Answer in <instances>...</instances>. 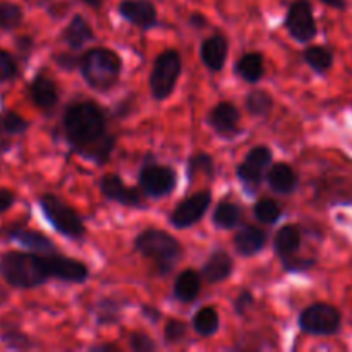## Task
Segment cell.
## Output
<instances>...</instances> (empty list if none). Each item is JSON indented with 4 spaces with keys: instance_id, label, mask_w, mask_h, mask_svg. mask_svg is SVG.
<instances>
[{
    "instance_id": "e0dca14e",
    "label": "cell",
    "mask_w": 352,
    "mask_h": 352,
    "mask_svg": "<svg viewBox=\"0 0 352 352\" xmlns=\"http://www.w3.org/2000/svg\"><path fill=\"white\" fill-rule=\"evenodd\" d=\"M6 237L12 243H17L26 251L40 254L57 253V246L54 244V241L38 230L26 229V227H12V229L6 230Z\"/></svg>"
},
{
    "instance_id": "30bf717a",
    "label": "cell",
    "mask_w": 352,
    "mask_h": 352,
    "mask_svg": "<svg viewBox=\"0 0 352 352\" xmlns=\"http://www.w3.org/2000/svg\"><path fill=\"white\" fill-rule=\"evenodd\" d=\"M284 28L291 34L292 40L299 43H309L318 34L313 6L309 0H294L289 6L284 19Z\"/></svg>"
},
{
    "instance_id": "7bdbcfd3",
    "label": "cell",
    "mask_w": 352,
    "mask_h": 352,
    "mask_svg": "<svg viewBox=\"0 0 352 352\" xmlns=\"http://www.w3.org/2000/svg\"><path fill=\"white\" fill-rule=\"evenodd\" d=\"M141 315H143V318L148 320L151 325H157V323H160L162 318H164L160 309L155 308V306H150V305L141 306Z\"/></svg>"
},
{
    "instance_id": "f6af8a7d",
    "label": "cell",
    "mask_w": 352,
    "mask_h": 352,
    "mask_svg": "<svg viewBox=\"0 0 352 352\" xmlns=\"http://www.w3.org/2000/svg\"><path fill=\"white\" fill-rule=\"evenodd\" d=\"M89 351L91 352H119L120 349L116 346V344L105 342V344H96V346H91L89 347Z\"/></svg>"
},
{
    "instance_id": "1f68e13d",
    "label": "cell",
    "mask_w": 352,
    "mask_h": 352,
    "mask_svg": "<svg viewBox=\"0 0 352 352\" xmlns=\"http://www.w3.org/2000/svg\"><path fill=\"white\" fill-rule=\"evenodd\" d=\"M253 215L263 226H274L282 219V206L272 198H261L254 203Z\"/></svg>"
},
{
    "instance_id": "ba28073f",
    "label": "cell",
    "mask_w": 352,
    "mask_h": 352,
    "mask_svg": "<svg viewBox=\"0 0 352 352\" xmlns=\"http://www.w3.org/2000/svg\"><path fill=\"white\" fill-rule=\"evenodd\" d=\"M272 160H274L272 150L263 144H256L248 151L244 160L236 168L237 179L243 184L244 191H248L250 195L256 192L263 179L267 177L268 168L272 167Z\"/></svg>"
},
{
    "instance_id": "3957f363",
    "label": "cell",
    "mask_w": 352,
    "mask_h": 352,
    "mask_svg": "<svg viewBox=\"0 0 352 352\" xmlns=\"http://www.w3.org/2000/svg\"><path fill=\"white\" fill-rule=\"evenodd\" d=\"M79 72L93 91L107 93L119 82L122 60L110 48L93 47L79 57Z\"/></svg>"
},
{
    "instance_id": "d4e9b609",
    "label": "cell",
    "mask_w": 352,
    "mask_h": 352,
    "mask_svg": "<svg viewBox=\"0 0 352 352\" xmlns=\"http://www.w3.org/2000/svg\"><path fill=\"white\" fill-rule=\"evenodd\" d=\"M302 58L308 64V67L320 76L327 74L333 67V62H336L333 50L330 47H325V45H311V47H308L302 52Z\"/></svg>"
},
{
    "instance_id": "bcb514c9",
    "label": "cell",
    "mask_w": 352,
    "mask_h": 352,
    "mask_svg": "<svg viewBox=\"0 0 352 352\" xmlns=\"http://www.w3.org/2000/svg\"><path fill=\"white\" fill-rule=\"evenodd\" d=\"M322 3H325V6L332 7V9L336 10H346L347 9V2L346 0H320Z\"/></svg>"
},
{
    "instance_id": "603a6c76",
    "label": "cell",
    "mask_w": 352,
    "mask_h": 352,
    "mask_svg": "<svg viewBox=\"0 0 352 352\" xmlns=\"http://www.w3.org/2000/svg\"><path fill=\"white\" fill-rule=\"evenodd\" d=\"M301 229L298 226H294V223H287V226L280 227L277 230V234H275L274 251L280 260H284V258H289L298 253L299 248H301Z\"/></svg>"
},
{
    "instance_id": "f546056e",
    "label": "cell",
    "mask_w": 352,
    "mask_h": 352,
    "mask_svg": "<svg viewBox=\"0 0 352 352\" xmlns=\"http://www.w3.org/2000/svg\"><path fill=\"white\" fill-rule=\"evenodd\" d=\"M24 21V10L19 3L10 0H0V31L17 30Z\"/></svg>"
},
{
    "instance_id": "9a60e30c",
    "label": "cell",
    "mask_w": 352,
    "mask_h": 352,
    "mask_svg": "<svg viewBox=\"0 0 352 352\" xmlns=\"http://www.w3.org/2000/svg\"><path fill=\"white\" fill-rule=\"evenodd\" d=\"M28 95L33 105L36 109L43 110V112H50L58 105L60 100V93H58V86L54 79L45 72H38L31 82L28 85Z\"/></svg>"
},
{
    "instance_id": "ffe728a7",
    "label": "cell",
    "mask_w": 352,
    "mask_h": 352,
    "mask_svg": "<svg viewBox=\"0 0 352 352\" xmlns=\"http://www.w3.org/2000/svg\"><path fill=\"white\" fill-rule=\"evenodd\" d=\"M268 241V234L265 229H260L256 226H244L243 229L237 230L234 237V248L237 254L244 258H253L260 251L265 250Z\"/></svg>"
},
{
    "instance_id": "7402d4cb",
    "label": "cell",
    "mask_w": 352,
    "mask_h": 352,
    "mask_svg": "<svg viewBox=\"0 0 352 352\" xmlns=\"http://www.w3.org/2000/svg\"><path fill=\"white\" fill-rule=\"evenodd\" d=\"M201 274H198L192 268H186L184 272L177 275L174 282V298L179 302L184 305H191L198 299L199 292H201Z\"/></svg>"
},
{
    "instance_id": "ee69618b",
    "label": "cell",
    "mask_w": 352,
    "mask_h": 352,
    "mask_svg": "<svg viewBox=\"0 0 352 352\" xmlns=\"http://www.w3.org/2000/svg\"><path fill=\"white\" fill-rule=\"evenodd\" d=\"M188 24L195 30H205L208 26V19H206L205 14L201 12H192L191 16L188 17Z\"/></svg>"
},
{
    "instance_id": "d590c367",
    "label": "cell",
    "mask_w": 352,
    "mask_h": 352,
    "mask_svg": "<svg viewBox=\"0 0 352 352\" xmlns=\"http://www.w3.org/2000/svg\"><path fill=\"white\" fill-rule=\"evenodd\" d=\"M188 336V325L182 320L170 318L167 320L164 327V340L167 346H174V344L182 342Z\"/></svg>"
},
{
    "instance_id": "e575fe53",
    "label": "cell",
    "mask_w": 352,
    "mask_h": 352,
    "mask_svg": "<svg viewBox=\"0 0 352 352\" xmlns=\"http://www.w3.org/2000/svg\"><path fill=\"white\" fill-rule=\"evenodd\" d=\"M19 76V62L16 55L0 48V85L14 81Z\"/></svg>"
},
{
    "instance_id": "74e56055",
    "label": "cell",
    "mask_w": 352,
    "mask_h": 352,
    "mask_svg": "<svg viewBox=\"0 0 352 352\" xmlns=\"http://www.w3.org/2000/svg\"><path fill=\"white\" fill-rule=\"evenodd\" d=\"M129 347L134 352H155L158 349V344L148 333L133 332L129 336Z\"/></svg>"
},
{
    "instance_id": "44dd1931",
    "label": "cell",
    "mask_w": 352,
    "mask_h": 352,
    "mask_svg": "<svg viewBox=\"0 0 352 352\" xmlns=\"http://www.w3.org/2000/svg\"><path fill=\"white\" fill-rule=\"evenodd\" d=\"M268 188L277 195H291L298 189L299 177L287 164H274L267 172Z\"/></svg>"
},
{
    "instance_id": "277c9868",
    "label": "cell",
    "mask_w": 352,
    "mask_h": 352,
    "mask_svg": "<svg viewBox=\"0 0 352 352\" xmlns=\"http://www.w3.org/2000/svg\"><path fill=\"white\" fill-rule=\"evenodd\" d=\"M134 250L155 263L160 277L170 274L182 258V246L172 234L162 229H146L134 239Z\"/></svg>"
},
{
    "instance_id": "4316f807",
    "label": "cell",
    "mask_w": 352,
    "mask_h": 352,
    "mask_svg": "<svg viewBox=\"0 0 352 352\" xmlns=\"http://www.w3.org/2000/svg\"><path fill=\"white\" fill-rule=\"evenodd\" d=\"M124 301L113 298H102L95 305V322L98 327L117 325L122 318Z\"/></svg>"
},
{
    "instance_id": "7c38bea8",
    "label": "cell",
    "mask_w": 352,
    "mask_h": 352,
    "mask_svg": "<svg viewBox=\"0 0 352 352\" xmlns=\"http://www.w3.org/2000/svg\"><path fill=\"white\" fill-rule=\"evenodd\" d=\"M100 191L107 201L117 203V205L127 206V208H146L143 191L127 186L122 181V177L117 174L103 175L102 181H100Z\"/></svg>"
},
{
    "instance_id": "f35d334b",
    "label": "cell",
    "mask_w": 352,
    "mask_h": 352,
    "mask_svg": "<svg viewBox=\"0 0 352 352\" xmlns=\"http://www.w3.org/2000/svg\"><path fill=\"white\" fill-rule=\"evenodd\" d=\"M79 57H81V55H79L78 52L69 48V52H62V54L55 55L54 60L55 64L60 69H64V71H74V69H79Z\"/></svg>"
},
{
    "instance_id": "7dc6e473",
    "label": "cell",
    "mask_w": 352,
    "mask_h": 352,
    "mask_svg": "<svg viewBox=\"0 0 352 352\" xmlns=\"http://www.w3.org/2000/svg\"><path fill=\"white\" fill-rule=\"evenodd\" d=\"M82 3H85V6H88V7H91V9H102V6H103V0H81Z\"/></svg>"
},
{
    "instance_id": "ac0fdd59",
    "label": "cell",
    "mask_w": 352,
    "mask_h": 352,
    "mask_svg": "<svg viewBox=\"0 0 352 352\" xmlns=\"http://www.w3.org/2000/svg\"><path fill=\"white\" fill-rule=\"evenodd\" d=\"M234 260L227 251L217 250L210 254L208 260L205 261L201 268V277L206 284L215 285L222 284L232 275Z\"/></svg>"
},
{
    "instance_id": "ab89813d",
    "label": "cell",
    "mask_w": 352,
    "mask_h": 352,
    "mask_svg": "<svg viewBox=\"0 0 352 352\" xmlns=\"http://www.w3.org/2000/svg\"><path fill=\"white\" fill-rule=\"evenodd\" d=\"M234 311L237 316H246V313H250L254 306V296L251 291H243L239 292L236 299H234Z\"/></svg>"
},
{
    "instance_id": "4fadbf2b",
    "label": "cell",
    "mask_w": 352,
    "mask_h": 352,
    "mask_svg": "<svg viewBox=\"0 0 352 352\" xmlns=\"http://www.w3.org/2000/svg\"><path fill=\"white\" fill-rule=\"evenodd\" d=\"M117 12L140 30L148 31L158 26V10L151 0H120Z\"/></svg>"
},
{
    "instance_id": "f1b7e54d",
    "label": "cell",
    "mask_w": 352,
    "mask_h": 352,
    "mask_svg": "<svg viewBox=\"0 0 352 352\" xmlns=\"http://www.w3.org/2000/svg\"><path fill=\"white\" fill-rule=\"evenodd\" d=\"M274 96L267 89H251L244 98V105L250 116L253 117H268L274 110Z\"/></svg>"
},
{
    "instance_id": "8fae6325",
    "label": "cell",
    "mask_w": 352,
    "mask_h": 352,
    "mask_svg": "<svg viewBox=\"0 0 352 352\" xmlns=\"http://www.w3.org/2000/svg\"><path fill=\"white\" fill-rule=\"evenodd\" d=\"M212 191L210 189H203V191L195 192V195L188 196L182 199L170 213V223L179 230L189 229V227L196 226L205 219L206 212L212 205Z\"/></svg>"
},
{
    "instance_id": "5b68a950",
    "label": "cell",
    "mask_w": 352,
    "mask_h": 352,
    "mask_svg": "<svg viewBox=\"0 0 352 352\" xmlns=\"http://www.w3.org/2000/svg\"><path fill=\"white\" fill-rule=\"evenodd\" d=\"M38 206H40L45 220L50 223L55 232L72 241L85 239L86 226L82 222L81 215L72 206L62 201L58 196L41 195L40 199H38Z\"/></svg>"
},
{
    "instance_id": "83f0119b",
    "label": "cell",
    "mask_w": 352,
    "mask_h": 352,
    "mask_svg": "<svg viewBox=\"0 0 352 352\" xmlns=\"http://www.w3.org/2000/svg\"><path fill=\"white\" fill-rule=\"evenodd\" d=\"M192 330L203 339H210L220 330V316L213 306H203L192 318Z\"/></svg>"
},
{
    "instance_id": "4dcf8cb0",
    "label": "cell",
    "mask_w": 352,
    "mask_h": 352,
    "mask_svg": "<svg viewBox=\"0 0 352 352\" xmlns=\"http://www.w3.org/2000/svg\"><path fill=\"white\" fill-rule=\"evenodd\" d=\"M0 340L6 344L7 349L12 351H30L38 347V344L31 339L30 336L19 330L17 327L12 325H3L2 333H0Z\"/></svg>"
},
{
    "instance_id": "d6986e66",
    "label": "cell",
    "mask_w": 352,
    "mask_h": 352,
    "mask_svg": "<svg viewBox=\"0 0 352 352\" xmlns=\"http://www.w3.org/2000/svg\"><path fill=\"white\" fill-rule=\"evenodd\" d=\"M95 38L96 36L91 24L88 23V19L82 14H74L72 19L67 23V26L64 28V31H62V40L74 52L82 50L86 45L95 41Z\"/></svg>"
},
{
    "instance_id": "836d02e7",
    "label": "cell",
    "mask_w": 352,
    "mask_h": 352,
    "mask_svg": "<svg viewBox=\"0 0 352 352\" xmlns=\"http://www.w3.org/2000/svg\"><path fill=\"white\" fill-rule=\"evenodd\" d=\"M0 126H2V131L7 136H21V134L30 129L31 124L21 113L14 112V110H6L0 116Z\"/></svg>"
},
{
    "instance_id": "60d3db41",
    "label": "cell",
    "mask_w": 352,
    "mask_h": 352,
    "mask_svg": "<svg viewBox=\"0 0 352 352\" xmlns=\"http://www.w3.org/2000/svg\"><path fill=\"white\" fill-rule=\"evenodd\" d=\"M14 43H16L17 54L21 55V58H23V60H28L30 55L33 54L34 48L33 36H30V34H21V36H17L16 40H14Z\"/></svg>"
},
{
    "instance_id": "8d00e7d4",
    "label": "cell",
    "mask_w": 352,
    "mask_h": 352,
    "mask_svg": "<svg viewBox=\"0 0 352 352\" xmlns=\"http://www.w3.org/2000/svg\"><path fill=\"white\" fill-rule=\"evenodd\" d=\"M315 265H316L315 258L296 256V254L282 260V268H284V272H287V274H301V272H308L311 270Z\"/></svg>"
},
{
    "instance_id": "7a4b0ae2",
    "label": "cell",
    "mask_w": 352,
    "mask_h": 352,
    "mask_svg": "<svg viewBox=\"0 0 352 352\" xmlns=\"http://www.w3.org/2000/svg\"><path fill=\"white\" fill-rule=\"evenodd\" d=\"M62 133L74 153L96 165L110 162L116 150L117 136L107 131L105 110L91 100H79L65 107Z\"/></svg>"
},
{
    "instance_id": "5bb4252c",
    "label": "cell",
    "mask_w": 352,
    "mask_h": 352,
    "mask_svg": "<svg viewBox=\"0 0 352 352\" xmlns=\"http://www.w3.org/2000/svg\"><path fill=\"white\" fill-rule=\"evenodd\" d=\"M239 122L241 110L232 102H219L206 117V124L226 140H232L241 133Z\"/></svg>"
},
{
    "instance_id": "484cf974",
    "label": "cell",
    "mask_w": 352,
    "mask_h": 352,
    "mask_svg": "<svg viewBox=\"0 0 352 352\" xmlns=\"http://www.w3.org/2000/svg\"><path fill=\"white\" fill-rule=\"evenodd\" d=\"M243 220V208L237 203L220 201L215 206L212 215V222L220 230H232L241 226Z\"/></svg>"
},
{
    "instance_id": "c3c4849f",
    "label": "cell",
    "mask_w": 352,
    "mask_h": 352,
    "mask_svg": "<svg viewBox=\"0 0 352 352\" xmlns=\"http://www.w3.org/2000/svg\"><path fill=\"white\" fill-rule=\"evenodd\" d=\"M0 133H3V131H2V126H0Z\"/></svg>"
},
{
    "instance_id": "2e32d148",
    "label": "cell",
    "mask_w": 352,
    "mask_h": 352,
    "mask_svg": "<svg viewBox=\"0 0 352 352\" xmlns=\"http://www.w3.org/2000/svg\"><path fill=\"white\" fill-rule=\"evenodd\" d=\"M227 57H229V40L223 33L212 34L199 45V58L210 72L222 71L226 67Z\"/></svg>"
},
{
    "instance_id": "cb8c5ba5",
    "label": "cell",
    "mask_w": 352,
    "mask_h": 352,
    "mask_svg": "<svg viewBox=\"0 0 352 352\" xmlns=\"http://www.w3.org/2000/svg\"><path fill=\"white\" fill-rule=\"evenodd\" d=\"M234 72L239 76L243 81L250 82V85H256L263 79L265 76V58L260 52H250L244 54L239 60L236 62Z\"/></svg>"
},
{
    "instance_id": "6da1fadb",
    "label": "cell",
    "mask_w": 352,
    "mask_h": 352,
    "mask_svg": "<svg viewBox=\"0 0 352 352\" xmlns=\"http://www.w3.org/2000/svg\"><path fill=\"white\" fill-rule=\"evenodd\" d=\"M0 277L9 287L30 291L41 287L48 280L65 284H85L89 270L82 261L64 254H40L33 251H7L0 254Z\"/></svg>"
},
{
    "instance_id": "9c48e42d",
    "label": "cell",
    "mask_w": 352,
    "mask_h": 352,
    "mask_svg": "<svg viewBox=\"0 0 352 352\" xmlns=\"http://www.w3.org/2000/svg\"><path fill=\"white\" fill-rule=\"evenodd\" d=\"M138 184L144 196L151 199L167 198L177 188V174L168 165L146 162L138 175Z\"/></svg>"
},
{
    "instance_id": "b9f144b4",
    "label": "cell",
    "mask_w": 352,
    "mask_h": 352,
    "mask_svg": "<svg viewBox=\"0 0 352 352\" xmlns=\"http://www.w3.org/2000/svg\"><path fill=\"white\" fill-rule=\"evenodd\" d=\"M16 192L9 188H0V213H6L16 205Z\"/></svg>"
},
{
    "instance_id": "d6a6232c",
    "label": "cell",
    "mask_w": 352,
    "mask_h": 352,
    "mask_svg": "<svg viewBox=\"0 0 352 352\" xmlns=\"http://www.w3.org/2000/svg\"><path fill=\"white\" fill-rule=\"evenodd\" d=\"M186 174H188L189 182L195 181L196 175L205 174L206 177L213 179L215 177V162L213 157L208 153H196L191 155L186 165Z\"/></svg>"
},
{
    "instance_id": "8992f818",
    "label": "cell",
    "mask_w": 352,
    "mask_h": 352,
    "mask_svg": "<svg viewBox=\"0 0 352 352\" xmlns=\"http://www.w3.org/2000/svg\"><path fill=\"white\" fill-rule=\"evenodd\" d=\"M181 74L182 57L179 50L168 48V50L158 54V57L153 62V67H151L150 79H148V86H150V93L153 100H157V102L167 100L174 93Z\"/></svg>"
},
{
    "instance_id": "52a82bcc",
    "label": "cell",
    "mask_w": 352,
    "mask_h": 352,
    "mask_svg": "<svg viewBox=\"0 0 352 352\" xmlns=\"http://www.w3.org/2000/svg\"><path fill=\"white\" fill-rule=\"evenodd\" d=\"M298 325L306 336L332 337L342 330V313L329 302H315L302 309Z\"/></svg>"
}]
</instances>
